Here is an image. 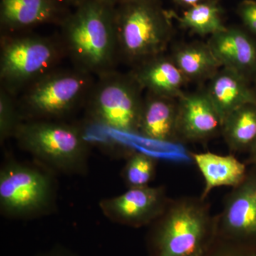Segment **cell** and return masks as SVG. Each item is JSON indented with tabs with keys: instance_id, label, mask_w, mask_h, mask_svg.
I'll use <instances>...</instances> for the list:
<instances>
[{
	"instance_id": "cell-1",
	"label": "cell",
	"mask_w": 256,
	"mask_h": 256,
	"mask_svg": "<svg viewBox=\"0 0 256 256\" xmlns=\"http://www.w3.org/2000/svg\"><path fill=\"white\" fill-rule=\"evenodd\" d=\"M60 41L74 67L98 77L118 63L116 6L80 0L60 25Z\"/></svg>"
},
{
	"instance_id": "cell-2",
	"label": "cell",
	"mask_w": 256,
	"mask_h": 256,
	"mask_svg": "<svg viewBox=\"0 0 256 256\" xmlns=\"http://www.w3.org/2000/svg\"><path fill=\"white\" fill-rule=\"evenodd\" d=\"M146 237L149 256H202L217 237L216 216L201 196L170 200Z\"/></svg>"
},
{
	"instance_id": "cell-3",
	"label": "cell",
	"mask_w": 256,
	"mask_h": 256,
	"mask_svg": "<svg viewBox=\"0 0 256 256\" xmlns=\"http://www.w3.org/2000/svg\"><path fill=\"white\" fill-rule=\"evenodd\" d=\"M118 62L131 68L162 54L174 34L171 12L160 0H126L116 6Z\"/></svg>"
},
{
	"instance_id": "cell-4",
	"label": "cell",
	"mask_w": 256,
	"mask_h": 256,
	"mask_svg": "<svg viewBox=\"0 0 256 256\" xmlns=\"http://www.w3.org/2000/svg\"><path fill=\"white\" fill-rule=\"evenodd\" d=\"M18 146L56 174L85 175L90 144L85 131L65 121H22L14 136Z\"/></svg>"
},
{
	"instance_id": "cell-5",
	"label": "cell",
	"mask_w": 256,
	"mask_h": 256,
	"mask_svg": "<svg viewBox=\"0 0 256 256\" xmlns=\"http://www.w3.org/2000/svg\"><path fill=\"white\" fill-rule=\"evenodd\" d=\"M56 173L38 162L8 158L0 170V212L10 220H31L56 210Z\"/></svg>"
},
{
	"instance_id": "cell-6",
	"label": "cell",
	"mask_w": 256,
	"mask_h": 256,
	"mask_svg": "<svg viewBox=\"0 0 256 256\" xmlns=\"http://www.w3.org/2000/svg\"><path fill=\"white\" fill-rule=\"evenodd\" d=\"M96 77L74 67L56 68L16 97L23 121H64L84 108Z\"/></svg>"
},
{
	"instance_id": "cell-7",
	"label": "cell",
	"mask_w": 256,
	"mask_h": 256,
	"mask_svg": "<svg viewBox=\"0 0 256 256\" xmlns=\"http://www.w3.org/2000/svg\"><path fill=\"white\" fill-rule=\"evenodd\" d=\"M66 57L60 37L30 32L1 34L0 87L18 97L34 82L57 68Z\"/></svg>"
},
{
	"instance_id": "cell-8",
	"label": "cell",
	"mask_w": 256,
	"mask_h": 256,
	"mask_svg": "<svg viewBox=\"0 0 256 256\" xmlns=\"http://www.w3.org/2000/svg\"><path fill=\"white\" fill-rule=\"evenodd\" d=\"M143 90L130 72L120 73L116 69L96 77L84 107L88 120L118 132L138 136Z\"/></svg>"
},
{
	"instance_id": "cell-9",
	"label": "cell",
	"mask_w": 256,
	"mask_h": 256,
	"mask_svg": "<svg viewBox=\"0 0 256 256\" xmlns=\"http://www.w3.org/2000/svg\"><path fill=\"white\" fill-rule=\"evenodd\" d=\"M164 186L128 188L118 196L99 203L101 212L114 223L133 228L150 226L169 203Z\"/></svg>"
},
{
	"instance_id": "cell-10",
	"label": "cell",
	"mask_w": 256,
	"mask_h": 256,
	"mask_svg": "<svg viewBox=\"0 0 256 256\" xmlns=\"http://www.w3.org/2000/svg\"><path fill=\"white\" fill-rule=\"evenodd\" d=\"M216 222L220 238L256 240V168L226 196Z\"/></svg>"
},
{
	"instance_id": "cell-11",
	"label": "cell",
	"mask_w": 256,
	"mask_h": 256,
	"mask_svg": "<svg viewBox=\"0 0 256 256\" xmlns=\"http://www.w3.org/2000/svg\"><path fill=\"white\" fill-rule=\"evenodd\" d=\"M70 8L63 0H0L1 34L30 32L42 25L60 26Z\"/></svg>"
},
{
	"instance_id": "cell-12",
	"label": "cell",
	"mask_w": 256,
	"mask_h": 256,
	"mask_svg": "<svg viewBox=\"0 0 256 256\" xmlns=\"http://www.w3.org/2000/svg\"><path fill=\"white\" fill-rule=\"evenodd\" d=\"M181 142L208 140L222 133L223 120L205 90L184 94L178 99Z\"/></svg>"
},
{
	"instance_id": "cell-13",
	"label": "cell",
	"mask_w": 256,
	"mask_h": 256,
	"mask_svg": "<svg viewBox=\"0 0 256 256\" xmlns=\"http://www.w3.org/2000/svg\"><path fill=\"white\" fill-rule=\"evenodd\" d=\"M222 67L250 78L256 74V42L247 32L226 28L207 42Z\"/></svg>"
},
{
	"instance_id": "cell-14",
	"label": "cell",
	"mask_w": 256,
	"mask_h": 256,
	"mask_svg": "<svg viewBox=\"0 0 256 256\" xmlns=\"http://www.w3.org/2000/svg\"><path fill=\"white\" fill-rule=\"evenodd\" d=\"M178 100L146 92L138 136L163 143H181L178 132Z\"/></svg>"
},
{
	"instance_id": "cell-15",
	"label": "cell",
	"mask_w": 256,
	"mask_h": 256,
	"mask_svg": "<svg viewBox=\"0 0 256 256\" xmlns=\"http://www.w3.org/2000/svg\"><path fill=\"white\" fill-rule=\"evenodd\" d=\"M130 72L146 92L176 100L188 82L171 56L164 54L144 60Z\"/></svg>"
},
{
	"instance_id": "cell-16",
	"label": "cell",
	"mask_w": 256,
	"mask_h": 256,
	"mask_svg": "<svg viewBox=\"0 0 256 256\" xmlns=\"http://www.w3.org/2000/svg\"><path fill=\"white\" fill-rule=\"evenodd\" d=\"M205 92L223 121L240 106L256 102L255 92L249 85V79L224 67L210 79Z\"/></svg>"
},
{
	"instance_id": "cell-17",
	"label": "cell",
	"mask_w": 256,
	"mask_h": 256,
	"mask_svg": "<svg viewBox=\"0 0 256 256\" xmlns=\"http://www.w3.org/2000/svg\"><path fill=\"white\" fill-rule=\"evenodd\" d=\"M192 156L204 178V188L201 195L204 200L214 188L224 186L236 188L246 178V166L232 154L220 156L206 152L194 153Z\"/></svg>"
},
{
	"instance_id": "cell-18",
	"label": "cell",
	"mask_w": 256,
	"mask_h": 256,
	"mask_svg": "<svg viewBox=\"0 0 256 256\" xmlns=\"http://www.w3.org/2000/svg\"><path fill=\"white\" fill-rule=\"evenodd\" d=\"M170 56L188 82L210 80L222 68L208 44L204 42L181 44Z\"/></svg>"
},
{
	"instance_id": "cell-19",
	"label": "cell",
	"mask_w": 256,
	"mask_h": 256,
	"mask_svg": "<svg viewBox=\"0 0 256 256\" xmlns=\"http://www.w3.org/2000/svg\"><path fill=\"white\" fill-rule=\"evenodd\" d=\"M222 134L230 150L250 152L256 146V102L228 114L223 121Z\"/></svg>"
},
{
	"instance_id": "cell-20",
	"label": "cell",
	"mask_w": 256,
	"mask_h": 256,
	"mask_svg": "<svg viewBox=\"0 0 256 256\" xmlns=\"http://www.w3.org/2000/svg\"><path fill=\"white\" fill-rule=\"evenodd\" d=\"M180 26L201 36H212L226 28L224 23L223 10L217 0H210L185 10L178 15L171 12Z\"/></svg>"
},
{
	"instance_id": "cell-21",
	"label": "cell",
	"mask_w": 256,
	"mask_h": 256,
	"mask_svg": "<svg viewBox=\"0 0 256 256\" xmlns=\"http://www.w3.org/2000/svg\"><path fill=\"white\" fill-rule=\"evenodd\" d=\"M158 160L142 152H133L128 156L121 178L128 188H146L156 178Z\"/></svg>"
},
{
	"instance_id": "cell-22",
	"label": "cell",
	"mask_w": 256,
	"mask_h": 256,
	"mask_svg": "<svg viewBox=\"0 0 256 256\" xmlns=\"http://www.w3.org/2000/svg\"><path fill=\"white\" fill-rule=\"evenodd\" d=\"M16 97L0 87V142L14 138L16 130L22 122Z\"/></svg>"
},
{
	"instance_id": "cell-23",
	"label": "cell",
	"mask_w": 256,
	"mask_h": 256,
	"mask_svg": "<svg viewBox=\"0 0 256 256\" xmlns=\"http://www.w3.org/2000/svg\"><path fill=\"white\" fill-rule=\"evenodd\" d=\"M202 256H256V239L232 240L217 236Z\"/></svg>"
},
{
	"instance_id": "cell-24",
	"label": "cell",
	"mask_w": 256,
	"mask_h": 256,
	"mask_svg": "<svg viewBox=\"0 0 256 256\" xmlns=\"http://www.w3.org/2000/svg\"><path fill=\"white\" fill-rule=\"evenodd\" d=\"M237 11L244 26L256 36V0H244Z\"/></svg>"
},
{
	"instance_id": "cell-25",
	"label": "cell",
	"mask_w": 256,
	"mask_h": 256,
	"mask_svg": "<svg viewBox=\"0 0 256 256\" xmlns=\"http://www.w3.org/2000/svg\"><path fill=\"white\" fill-rule=\"evenodd\" d=\"M34 256H78L66 248L57 246L46 252H40Z\"/></svg>"
},
{
	"instance_id": "cell-26",
	"label": "cell",
	"mask_w": 256,
	"mask_h": 256,
	"mask_svg": "<svg viewBox=\"0 0 256 256\" xmlns=\"http://www.w3.org/2000/svg\"><path fill=\"white\" fill-rule=\"evenodd\" d=\"M174 4H178V6L184 8L185 10L188 8H193L202 3L206 2L210 0H171Z\"/></svg>"
},
{
	"instance_id": "cell-27",
	"label": "cell",
	"mask_w": 256,
	"mask_h": 256,
	"mask_svg": "<svg viewBox=\"0 0 256 256\" xmlns=\"http://www.w3.org/2000/svg\"><path fill=\"white\" fill-rule=\"evenodd\" d=\"M64 2L66 3L70 8H74V6H76L77 4L80 1V0H63Z\"/></svg>"
},
{
	"instance_id": "cell-28",
	"label": "cell",
	"mask_w": 256,
	"mask_h": 256,
	"mask_svg": "<svg viewBox=\"0 0 256 256\" xmlns=\"http://www.w3.org/2000/svg\"><path fill=\"white\" fill-rule=\"evenodd\" d=\"M252 154V160L256 168V146L250 152Z\"/></svg>"
},
{
	"instance_id": "cell-29",
	"label": "cell",
	"mask_w": 256,
	"mask_h": 256,
	"mask_svg": "<svg viewBox=\"0 0 256 256\" xmlns=\"http://www.w3.org/2000/svg\"><path fill=\"white\" fill-rule=\"evenodd\" d=\"M104 1L110 3L111 4L116 6V5L122 2L126 1V0H104Z\"/></svg>"
},
{
	"instance_id": "cell-30",
	"label": "cell",
	"mask_w": 256,
	"mask_h": 256,
	"mask_svg": "<svg viewBox=\"0 0 256 256\" xmlns=\"http://www.w3.org/2000/svg\"><path fill=\"white\" fill-rule=\"evenodd\" d=\"M254 92H255L256 96V88L254 89Z\"/></svg>"
}]
</instances>
